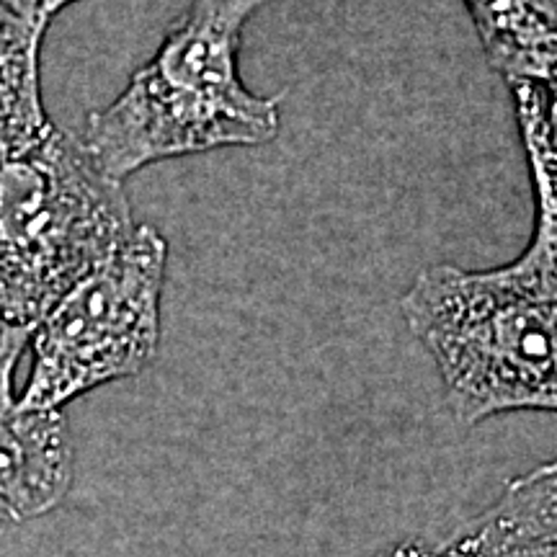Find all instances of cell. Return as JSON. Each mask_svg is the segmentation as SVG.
<instances>
[{
  "label": "cell",
  "mask_w": 557,
  "mask_h": 557,
  "mask_svg": "<svg viewBox=\"0 0 557 557\" xmlns=\"http://www.w3.org/2000/svg\"><path fill=\"white\" fill-rule=\"evenodd\" d=\"M165 267L169 243L156 227L137 225L120 250L54 299L32 333L34 364L16 406L62 410L143 372L160 344Z\"/></svg>",
  "instance_id": "4"
},
{
  "label": "cell",
  "mask_w": 557,
  "mask_h": 557,
  "mask_svg": "<svg viewBox=\"0 0 557 557\" xmlns=\"http://www.w3.org/2000/svg\"><path fill=\"white\" fill-rule=\"evenodd\" d=\"M132 233L124 186L94 163L81 137L50 124L0 160V295L37 323Z\"/></svg>",
  "instance_id": "3"
},
{
  "label": "cell",
  "mask_w": 557,
  "mask_h": 557,
  "mask_svg": "<svg viewBox=\"0 0 557 557\" xmlns=\"http://www.w3.org/2000/svg\"><path fill=\"white\" fill-rule=\"evenodd\" d=\"M511 88L534 186L529 246L504 267L418 271L400 299L465 426L517 410L557 408V152L555 94Z\"/></svg>",
  "instance_id": "1"
},
{
  "label": "cell",
  "mask_w": 557,
  "mask_h": 557,
  "mask_svg": "<svg viewBox=\"0 0 557 557\" xmlns=\"http://www.w3.org/2000/svg\"><path fill=\"white\" fill-rule=\"evenodd\" d=\"M274 0H191L148 65L107 109L88 116L83 145L111 181L152 163L218 148L267 145L278 135L276 96L240 78L243 29Z\"/></svg>",
  "instance_id": "2"
},
{
  "label": "cell",
  "mask_w": 557,
  "mask_h": 557,
  "mask_svg": "<svg viewBox=\"0 0 557 557\" xmlns=\"http://www.w3.org/2000/svg\"><path fill=\"white\" fill-rule=\"evenodd\" d=\"M70 3H78V0H41V11H45L47 18H52L54 13H60Z\"/></svg>",
  "instance_id": "9"
},
{
  "label": "cell",
  "mask_w": 557,
  "mask_h": 557,
  "mask_svg": "<svg viewBox=\"0 0 557 557\" xmlns=\"http://www.w3.org/2000/svg\"><path fill=\"white\" fill-rule=\"evenodd\" d=\"M73 483V444L62 410L0 406V521L52 511Z\"/></svg>",
  "instance_id": "5"
},
{
  "label": "cell",
  "mask_w": 557,
  "mask_h": 557,
  "mask_svg": "<svg viewBox=\"0 0 557 557\" xmlns=\"http://www.w3.org/2000/svg\"><path fill=\"white\" fill-rule=\"evenodd\" d=\"M50 18L41 0H0V160L50 127L39 90V47Z\"/></svg>",
  "instance_id": "6"
},
{
  "label": "cell",
  "mask_w": 557,
  "mask_h": 557,
  "mask_svg": "<svg viewBox=\"0 0 557 557\" xmlns=\"http://www.w3.org/2000/svg\"><path fill=\"white\" fill-rule=\"evenodd\" d=\"M377 557H436V547L426 545L423 540H406V542H398V545L387 547L385 553H380Z\"/></svg>",
  "instance_id": "8"
},
{
  "label": "cell",
  "mask_w": 557,
  "mask_h": 557,
  "mask_svg": "<svg viewBox=\"0 0 557 557\" xmlns=\"http://www.w3.org/2000/svg\"><path fill=\"white\" fill-rule=\"evenodd\" d=\"M475 21L485 58L506 83H542L555 90V0H462Z\"/></svg>",
  "instance_id": "7"
}]
</instances>
